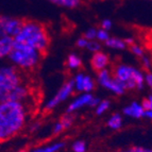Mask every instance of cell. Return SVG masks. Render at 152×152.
<instances>
[{
	"label": "cell",
	"mask_w": 152,
	"mask_h": 152,
	"mask_svg": "<svg viewBox=\"0 0 152 152\" xmlns=\"http://www.w3.org/2000/svg\"><path fill=\"white\" fill-rule=\"evenodd\" d=\"M27 119L25 102L0 103V142L10 140L23 128Z\"/></svg>",
	"instance_id": "1"
},
{
	"label": "cell",
	"mask_w": 152,
	"mask_h": 152,
	"mask_svg": "<svg viewBox=\"0 0 152 152\" xmlns=\"http://www.w3.org/2000/svg\"><path fill=\"white\" fill-rule=\"evenodd\" d=\"M13 44L27 46L37 50L42 54L49 47L50 38L45 26L37 21H23L19 32L13 38Z\"/></svg>",
	"instance_id": "2"
},
{
	"label": "cell",
	"mask_w": 152,
	"mask_h": 152,
	"mask_svg": "<svg viewBox=\"0 0 152 152\" xmlns=\"http://www.w3.org/2000/svg\"><path fill=\"white\" fill-rule=\"evenodd\" d=\"M42 56L43 54L35 49L27 47V46L13 44V48L8 58L12 65L17 69L30 70V69L35 68L38 65Z\"/></svg>",
	"instance_id": "3"
},
{
	"label": "cell",
	"mask_w": 152,
	"mask_h": 152,
	"mask_svg": "<svg viewBox=\"0 0 152 152\" xmlns=\"http://www.w3.org/2000/svg\"><path fill=\"white\" fill-rule=\"evenodd\" d=\"M111 74L121 84L124 91H128V89L142 91L145 87L144 72L136 67L126 65V64H119L115 67L113 72Z\"/></svg>",
	"instance_id": "4"
},
{
	"label": "cell",
	"mask_w": 152,
	"mask_h": 152,
	"mask_svg": "<svg viewBox=\"0 0 152 152\" xmlns=\"http://www.w3.org/2000/svg\"><path fill=\"white\" fill-rule=\"evenodd\" d=\"M30 96V89L25 84L4 87L0 89V103L2 102H25Z\"/></svg>",
	"instance_id": "5"
},
{
	"label": "cell",
	"mask_w": 152,
	"mask_h": 152,
	"mask_svg": "<svg viewBox=\"0 0 152 152\" xmlns=\"http://www.w3.org/2000/svg\"><path fill=\"white\" fill-rule=\"evenodd\" d=\"M97 81L98 83L101 85L102 87L107 88V91H112L115 95H124L126 93L124 88L122 87V85L117 81L114 77L112 76L111 71L107 68L103 69V70L99 71L98 76H97Z\"/></svg>",
	"instance_id": "6"
},
{
	"label": "cell",
	"mask_w": 152,
	"mask_h": 152,
	"mask_svg": "<svg viewBox=\"0 0 152 152\" xmlns=\"http://www.w3.org/2000/svg\"><path fill=\"white\" fill-rule=\"evenodd\" d=\"M23 20L16 17L11 16H0V38L1 37H11L19 32Z\"/></svg>",
	"instance_id": "7"
},
{
	"label": "cell",
	"mask_w": 152,
	"mask_h": 152,
	"mask_svg": "<svg viewBox=\"0 0 152 152\" xmlns=\"http://www.w3.org/2000/svg\"><path fill=\"white\" fill-rule=\"evenodd\" d=\"M21 83V77L16 67L13 65L0 66V89Z\"/></svg>",
	"instance_id": "8"
},
{
	"label": "cell",
	"mask_w": 152,
	"mask_h": 152,
	"mask_svg": "<svg viewBox=\"0 0 152 152\" xmlns=\"http://www.w3.org/2000/svg\"><path fill=\"white\" fill-rule=\"evenodd\" d=\"M74 91H75L74 82H72V79H70L68 81H66L65 83L58 88V91H56V94L46 103L45 109L47 110V111L53 110L54 107H58V104H61L62 102L67 100V99L71 96V94L74 93Z\"/></svg>",
	"instance_id": "9"
},
{
	"label": "cell",
	"mask_w": 152,
	"mask_h": 152,
	"mask_svg": "<svg viewBox=\"0 0 152 152\" xmlns=\"http://www.w3.org/2000/svg\"><path fill=\"white\" fill-rule=\"evenodd\" d=\"M74 89L79 93H91L95 88V82L93 78L84 74H77L72 79Z\"/></svg>",
	"instance_id": "10"
},
{
	"label": "cell",
	"mask_w": 152,
	"mask_h": 152,
	"mask_svg": "<svg viewBox=\"0 0 152 152\" xmlns=\"http://www.w3.org/2000/svg\"><path fill=\"white\" fill-rule=\"evenodd\" d=\"M93 98H94V96L91 93H83V94H81L69 103L68 107H67V113L68 114H72L74 112L78 111V110L82 109V107H89Z\"/></svg>",
	"instance_id": "11"
},
{
	"label": "cell",
	"mask_w": 152,
	"mask_h": 152,
	"mask_svg": "<svg viewBox=\"0 0 152 152\" xmlns=\"http://www.w3.org/2000/svg\"><path fill=\"white\" fill-rule=\"evenodd\" d=\"M91 67L95 71L99 72V71L103 70L109 66L110 64V58L107 53H104L102 51H98V52H95L93 53L91 60Z\"/></svg>",
	"instance_id": "12"
},
{
	"label": "cell",
	"mask_w": 152,
	"mask_h": 152,
	"mask_svg": "<svg viewBox=\"0 0 152 152\" xmlns=\"http://www.w3.org/2000/svg\"><path fill=\"white\" fill-rule=\"evenodd\" d=\"M124 114L128 117H132L135 119H140L142 118V114H144V109H142V104L138 102H132L131 104L127 105L124 109Z\"/></svg>",
	"instance_id": "13"
},
{
	"label": "cell",
	"mask_w": 152,
	"mask_h": 152,
	"mask_svg": "<svg viewBox=\"0 0 152 152\" xmlns=\"http://www.w3.org/2000/svg\"><path fill=\"white\" fill-rule=\"evenodd\" d=\"M13 48V38L1 37L0 38V60L8 58Z\"/></svg>",
	"instance_id": "14"
},
{
	"label": "cell",
	"mask_w": 152,
	"mask_h": 152,
	"mask_svg": "<svg viewBox=\"0 0 152 152\" xmlns=\"http://www.w3.org/2000/svg\"><path fill=\"white\" fill-rule=\"evenodd\" d=\"M104 44L109 48L116 49V50H124V49L127 48V45H126L124 39L118 37H111L110 36L109 39L107 42H104Z\"/></svg>",
	"instance_id": "15"
},
{
	"label": "cell",
	"mask_w": 152,
	"mask_h": 152,
	"mask_svg": "<svg viewBox=\"0 0 152 152\" xmlns=\"http://www.w3.org/2000/svg\"><path fill=\"white\" fill-rule=\"evenodd\" d=\"M64 146H65V142H53V144L49 145V146H45V147L33 149L31 152H58V151H60Z\"/></svg>",
	"instance_id": "16"
},
{
	"label": "cell",
	"mask_w": 152,
	"mask_h": 152,
	"mask_svg": "<svg viewBox=\"0 0 152 152\" xmlns=\"http://www.w3.org/2000/svg\"><path fill=\"white\" fill-rule=\"evenodd\" d=\"M66 65L69 69H78L81 67L82 61L81 58L76 53H71L67 58V62H66Z\"/></svg>",
	"instance_id": "17"
},
{
	"label": "cell",
	"mask_w": 152,
	"mask_h": 152,
	"mask_svg": "<svg viewBox=\"0 0 152 152\" xmlns=\"http://www.w3.org/2000/svg\"><path fill=\"white\" fill-rule=\"evenodd\" d=\"M107 126L109 128L113 130H118L121 128L122 126V118H121V115L116 113V114H113L111 117H110V119L107 120Z\"/></svg>",
	"instance_id": "18"
},
{
	"label": "cell",
	"mask_w": 152,
	"mask_h": 152,
	"mask_svg": "<svg viewBox=\"0 0 152 152\" xmlns=\"http://www.w3.org/2000/svg\"><path fill=\"white\" fill-rule=\"evenodd\" d=\"M48 1H50V2L54 3L56 5H60V7H64V8H68V9L77 8L81 3L80 0H48Z\"/></svg>",
	"instance_id": "19"
},
{
	"label": "cell",
	"mask_w": 152,
	"mask_h": 152,
	"mask_svg": "<svg viewBox=\"0 0 152 152\" xmlns=\"http://www.w3.org/2000/svg\"><path fill=\"white\" fill-rule=\"evenodd\" d=\"M110 107H111V103L109 100H100L99 103L96 105V114L99 116L104 114L110 109Z\"/></svg>",
	"instance_id": "20"
},
{
	"label": "cell",
	"mask_w": 152,
	"mask_h": 152,
	"mask_svg": "<svg viewBox=\"0 0 152 152\" xmlns=\"http://www.w3.org/2000/svg\"><path fill=\"white\" fill-rule=\"evenodd\" d=\"M74 120H75L74 115L68 114V113H67V114L64 115V116L62 117L61 120H60V122H61L63 129L66 130V129H68L69 127H71V124H74Z\"/></svg>",
	"instance_id": "21"
},
{
	"label": "cell",
	"mask_w": 152,
	"mask_h": 152,
	"mask_svg": "<svg viewBox=\"0 0 152 152\" xmlns=\"http://www.w3.org/2000/svg\"><path fill=\"white\" fill-rule=\"evenodd\" d=\"M130 46V51H131L132 53L134 54L135 56H137V58H142V56H145V50L144 48H142V46H140L138 44H131Z\"/></svg>",
	"instance_id": "22"
},
{
	"label": "cell",
	"mask_w": 152,
	"mask_h": 152,
	"mask_svg": "<svg viewBox=\"0 0 152 152\" xmlns=\"http://www.w3.org/2000/svg\"><path fill=\"white\" fill-rule=\"evenodd\" d=\"M86 48H87V50H89L91 52L95 53V52L100 51V49H101V45H100V43H99L98 41L96 42V39H95V41H88Z\"/></svg>",
	"instance_id": "23"
},
{
	"label": "cell",
	"mask_w": 152,
	"mask_h": 152,
	"mask_svg": "<svg viewBox=\"0 0 152 152\" xmlns=\"http://www.w3.org/2000/svg\"><path fill=\"white\" fill-rule=\"evenodd\" d=\"M110 37V34L107 31L103 30V29H99L97 30V35H96V39L100 43V42H107Z\"/></svg>",
	"instance_id": "24"
},
{
	"label": "cell",
	"mask_w": 152,
	"mask_h": 152,
	"mask_svg": "<svg viewBox=\"0 0 152 152\" xmlns=\"http://www.w3.org/2000/svg\"><path fill=\"white\" fill-rule=\"evenodd\" d=\"M72 150L75 152H85L86 151V144L83 140H77L72 145Z\"/></svg>",
	"instance_id": "25"
},
{
	"label": "cell",
	"mask_w": 152,
	"mask_h": 152,
	"mask_svg": "<svg viewBox=\"0 0 152 152\" xmlns=\"http://www.w3.org/2000/svg\"><path fill=\"white\" fill-rule=\"evenodd\" d=\"M97 35V29L96 28H89L85 31L83 37L86 39V41H95L96 39Z\"/></svg>",
	"instance_id": "26"
},
{
	"label": "cell",
	"mask_w": 152,
	"mask_h": 152,
	"mask_svg": "<svg viewBox=\"0 0 152 152\" xmlns=\"http://www.w3.org/2000/svg\"><path fill=\"white\" fill-rule=\"evenodd\" d=\"M140 104H142L144 110H152V95L149 94L148 97L144 98V100H142V102Z\"/></svg>",
	"instance_id": "27"
},
{
	"label": "cell",
	"mask_w": 152,
	"mask_h": 152,
	"mask_svg": "<svg viewBox=\"0 0 152 152\" xmlns=\"http://www.w3.org/2000/svg\"><path fill=\"white\" fill-rule=\"evenodd\" d=\"M140 61H142V65L146 69V71H150V69H151V58L145 54L144 56L140 58Z\"/></svg>",
	"instance_id": "28"
},
{
	"label": "cell",
	"mask_w": 152,
	"mask_h": 152,
	"mask_svg": "<svg viewBox=\"0 0 152 152\" xmlns=\"http://www.w3.org/2000/svg\"><path fill=\"white\" fill-rule=\"evenodd\" d=\"M144 83L149 87L152 86V74L150 71H146L144 74Z\"/></svg>",
	"instance_id": "29"
},
{
	"label": "cell",
	"mask_w": 152,
	"mask_h": 152,
	"mask_svg": "<svg viewBox=\"0 0 152 152\" xmlns=\"http://www.w3.org/2000/svg\"><path fill=\"white\" fill-rule=\"evenodd\" d=\"M112 26H113V23H112L111 19H103V20L101 21V29L107 31V32L111 30Z\"/></svg>",
	"instance_id": "30"
},
{
	"label": "cell",
	"mask_w": 152,
	"mask_h": 152,
	"mask_svg": "<svg viewBox=\"0 0 152 152\" xmlns=\"http://www.w3.org/2000/svg\"><path fill=\"white\" fill-rule=\"evenodd\" d=\"M119 152H151V150L146 149V148H142V147H134L131 148V149H127V150H122Z\"/></svg>",
	"instance_id": "31"
},
{
	"label": "cell",
	"mask_w": 152,
	"mask_h": 152,
	"mask_svg": "<svg viewBox=\"0 0 152 152\" xmlns=\"http://www.w3.org/2000/svg\"><path fill=\"white\" fill-rule=\"evenodd\" d=\"M87 43H88V41H86L84 37H80L77 39V47H79V48H86V46H87Z\"/></svg>",
	"instance_id": "32"
},
{
	"label": "cell",
	"mask_w": 152,
	"mask_h": 152,
	"mask_svg": "<svg viewBox=\"0 0 152 152\" xmlns=\"http://www.w3.org/2000/svg\"><path fill=\"white\" fill-rule=\"evenodd\" d=\"M63 131H64V129H63V127H62L61 122L58 121L53 127V134H60V133H62Z\"/></svg>",
	"instance_id": "33"
},
{
	"label": "cell",
	"mask_w": 152,
	"mask_h": 152,
	"mask_svg": "<svg viewBox=\"0 0 152 152\" xmlns=\"http://www.w3.org/2000/svg\"><path fill=\"white\" fill-rule=\"evenodd\" d=\"M142 118H148V119H151V118H152V110H144Z\"/></svg>",
	"instance_id": "34"
},
{
	"label": "cell",
	"mask_w": 152,
	"mask_h": 152,
	"mask_svg": "<svg viewBox=\"0 0 152 152\" xmlns=\"http://www.w3.org/2000/svg\"><path fill=\"white\" fill-rule=\"evenodd\" d=\"M18 152H27V151H25V150H21V151H18Z\"/></svg>",
	"instance_id": "35"
}]
</instances>
